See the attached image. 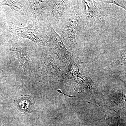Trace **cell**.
<instances>
[{
  "label": "cell",
  "instance_id": "cell-7",
  "mask_svg": "<svg viewBox=\"0 0 126 126\" xmlns=\"http://www.w3.org/2000/svg\"><path fill=\"white\" fill-rule=\"evenodd\" d=\"M15 51L16 54L17 55V57L19 60H20L21 62H25L27 63L28 60V56L26 52H25L22 48H18L16 47V48Z\"/></svg>",
  "mask_w": 126,
  "mask_h": 126
},
{
  "label": "cell",
  "instance_id": "cell-9",
  "mask_svg": "<svg viewBox=\"0 0 126 126\" xmlns=\"http://www.w3.org/2000/svg\"><path fill=\"white\" fill-rule=\"evenodd\" d=\"M102 1L107 3L115 4L126 10V0H106Z\"/></svg>",
  "mask_w": 126,
  "mask_h": 126
},
{
  "label": "cell",
  "instance_id": "cell-2",
  "mask_svg": "<svg viewBox=\"0 0 126 126\" xmlns=\"http://www.w3.org/2000/svg\"><path fill=\"white\" fill-rule=\"evenodd\" d=\"M85 5L87 22L95 28L102 27L105 24L102 11L94 1H83Z\"/></svg>",
  "mask_w": 126,
  "mask_h": 126
},
{
  "label": "cell",
  "instance_id": "cell-4",
  "mask_svg": "<svg viewBox=\"0 0 126 126\" xmlns=\"http://www.w3.org/2000/svg\"><path fill=\"white\" fill-rule=\"evenodd\" d=\"M48 30L52 45L59 58L64 61H70L69 60L72 58V54L65 48L60 36L55 32L50 25L49 26Z\"/></svg>",
  "mask_w": 126,
  "mask_h": 126
},
{
  "label": "cell",
  "instance_id": "cell-5",
  "mask_svg": "<svg viewBox=\"0 0 126 126\" xmlns=\"http://www.w3.org/2000/svg\"><path fill=\"white\" fill-rule=\"evenodd\" d=\"M52 12L54 17L61 18L65 13L67 6L63 1H50Z\"/></svg>",
  "mask_w": 126,
  "mask_h": 126
},
{
  "label": "cell",
  "instance_id": "cell-1",
  "mask_svg": "<svg viewBox=\"0 0 126 126\" xmlns=\"http://www.w3.org/2000/svg\"><path fill=\"white\" fill-rule=\"evenodd\" d=\"M82 19L77 14H73L63 26L62 36L65 43L71 48H74L77 44L82 25Z\"/></svg>",
  "mask_w": 126,
  "mask_h": 126
},
{
  "label": "cell",
  "instance_id": "cell-3",
  "mask_svg": "<svg viewBox=\"0 0 126 126\" xmlns=\"http://www.w3.org/2000/svg\"><path fill=\"white\" fill-rule=\"evenodd\" d=\"M11 32L18 36L24 38H27L37 43L39 45H45V38L39 30L32 26L24 28L11 27Z\"/></svg>",
  "mask_w": 126,
  "mask_h": 126
},
{
  "label": "cell",
  "instance_id": "cell-6",
  "mask_svg": "<svg viewBox=\"0 0 126 126\" xmlns=\"http://www.w3.org/2000/svg\"><path fill=\"white\" fill-rule=\"evenodd\" d=\"M30 97H27V96L20 98L18 100V106L20 108L21 110H23L26 112H29L31 110L32 107V103L31 100L30 99Z\"/></svg>",
  "mask_w": 126,
  "mask_h": 126
},
{
  "label": "cell",
  "instance_id": "cell-8",
  "mask_svg": "<svg viewBox=\"0 0 126 126\" xmlns=\"http://www.w3.org/2000/svg\"><path fill=\"white\" fill-rule=\"evenodd\" d=\"M5 3L2 5H6L8 6L12 9L15 10H20L21 7L19 2L18 1H5Z\"/></svg>",
  "mask_w": 126,
  "mask_h": 126
}]
</instances>
